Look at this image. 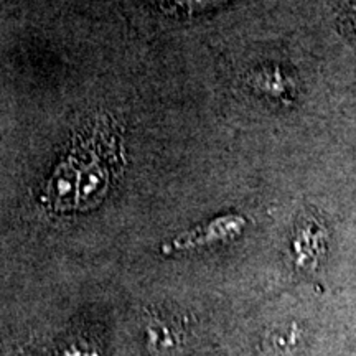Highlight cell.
Segmentation results:
<instances>
[{"label":"cell","instance_id":"6da1fadb","mask_svg":"<svg viewBox=\"0 0 356 356\" xmlns=\"http://www.w3.org/2000/svg\"><path fill=\"white\" fill-rule=\"evenodd\" d=\"M243 225L244 221L239 216L218 218V220L211 221L210 225L191 229L181 236H177L172 243H168L162 248V251L165 254H173V252H185L190 251V249L204 246V244L221 241V239L238 234L241 231Z\"/></svg>","mask_w":356,"mask_h":356}]
</instances>
